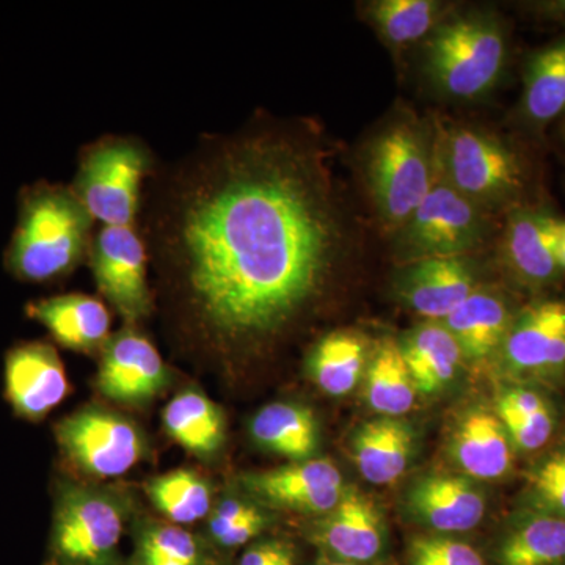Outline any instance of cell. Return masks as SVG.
Here are the masks:
<instances>
[{
	"mask_svg": "<svg viewBox=\"0 0 565 565\" xmlns=\"http://www.w3.org/2000/svg\"><path fill=\"white\" fill-rule=\"evenodd\" d=\"M411 514L437 533H465L482 522L486 500L463 476L437 475L419 479L407 497Z\"/></svg>",
	"mask_w": 565,
	"mask_h": 565,
	"instance_id": "16",
	"label": "cell"
},
{
	"mask_svg": "<svg viewBox=\"0 0 565 565\" xmlns=\"http://www.w3.org/2000/svg\"><path fill=\"white\" fill-rule=\"evenodd\" d=\"M441 322L455 337L465 359L479 363L503 348L514 321L503 297L478 289Z\"/></svg>",
	"mask_w": 565,
	"mask_h": 565,
	"instance_id": "20",
	"label": "cell"
},
{
	"mask_svg": "<svg viewBox=\"0 0 565 565\" xmlns=\"http://www.w3.org/2000/svg\"><path fill=\"white\" fill-rule=\"evenodd\" d=\"M416 393L418 390L408 373L399 343L393 338H385L367 364V403L379 415L399 418L414 407Z\"/></svg>",
	"mask_w": 565,
	"mask_h": 565,
	"instance_id": "28",
	"label": "cell"
},
{
	"mask_svg": "<svg viewBox=\"0 0 565 565\" xmlns=\"http://www.w3.org/2000/svg\"><path fill=\"white\" fill-rule=\"evenodd\" d=\"M6 390L18 415L32 422L43 418L68 393L61 356L51 344L41 341L10 349L6 359Z\"/></svg>",
	"mask_w": 565,
	"mask_h": 565,
	"instance_id": "15",
	"label": "cell"
},
{
	"mask_svg": "<svg viewBox=\"0 0 565 565\" xmlns=\"http://www.w3.org/2000/svg\"><path fill=\"white\" fill-rule=\"evenodd\" d=\"M163 426L170 437L196 456H212L225 438V418L210 397L185 390L163 408Z\"/></svg>",
	"mask_w": 565,
	"mask_h": 565,
	"instance_id": "25",
	"label": "cell"
},
{
	"mask_svg": "<svg viewBox=\"0 0 565 565\" xmlns=\"http://www.w3.org/2000/svg\"><path fill=\"white\" fill-rule=\"evenodd\" d=\"M316 565H360V564H351V563H341V561L330 559V557L323 556L319 559V563Z\"/></svg>",
	"mask_w": 565,
	"mask_h": 565,
	"instance_id": "42",
	"label": "cell"
},
{
	"mask_svg": "<svg viewBox=\"0 0 565 565\" xmlns=\"http://www.w3.org/2000/svg\"><path fill=\"white\" fill-rule=\"evenodd\" d=\"M239 565H297L296 550L277 539L258 542L244 553Z\"/></svg>",
	"mask_w": 565,
	"mask_h": 565,
	"instance_id": "37",
	"label": "cell"
},
{
	"mask_svg": "<svg viewBox=\"0 0 565 565\" xmlns=\"http://www.w3.org/2000/svg\"><path fill=\"white\" fill-rule=\"evenodd\" d=\"M252 435L275 455L303 462L318 449V423L302 405L274 403L262 408L250 424Z\"/></svg>",
	"mask_w": 565,
	"mask_h": 565,
	"instance_id": "24",
	"label": "cell"
},
{
	"mask_svg": "<svg viewBox=\"0 0 565 565\" xmlns=\"http://www.w3.org/2000/svg\"><path fill=\"white\" fill-rule=\"evenodd\" d=\"M140 226L150 262L178 275L196 321L225 345L291 326L351 247L315 126L264 118L158 163Z\"/></svg>",
	"mask_w": 565,
	"mask_h": 565,
	"instance_id": "1",
	"label": "cell"
},
{
	"mask_svg": "<svg viewBox=\"0 0 565 565\" xmlns=\"http://www.w3.org/2000/svg\"><path fill=\"white\" fill-rule=\"evenodd\" d=\"M508 39L490 11L448 14L423 46V71L435 90L471 102L492 92L503 74Z\"/></svg>",
	"mask_w": 565,
	"mask_h": 565,
	"instance_id": "4",
	"label": "cell"
},
{
	"mask_svg": "<svg viewBox=\"0 0 565 565\" xmlns=\"http://www.w3.org/2000/svg\"><path fill=\"white\" fill-rule=\"evenodd\" d=\"M559 221L545 210H516L509 215L504 232L505 262L522 280L545 285L555 280Z\"/></svg>",
	"mask_w": 565,
	"mask_h": 565,
	"instance_id": "18",
	"label": "cell"
},
{
	"mask_svg": "<svg viewBox=\"0 0 565 565\" xmlns=\"http://www.w3.org/2000/svg\"><path fill=\"white\" fill-rule=\"evenodd\" d=\"M95 221L71 184L36 181L22 188L3 262L18 280L44 285L73 274L88 258Z\"/></svg>",
	"mask_w": 565,
	"mask_h": 565,
	"instance_id": "2",
	"label": "cell"
},
{
	"mask_svg": "<svg viewBox=\"0 0 565 565\" xmlns=\"http://www.w3.org/2000/svg\"><path fill=\"white\" fill-rule=\"evenodd\" d=\"M156 167L147 141L106 134L81 148L71 188L99 226L140 225L145 185Z\"/></svg>",
	"mask_w": 565,
	"mask_h": 565,
	"instance_id": "5",
	"label": "cell"
},
{
	"mask_svg": "<svg viewBox=\"0 0 565 565\" xmlns=\"http://www.w3.org/2000/svg\"><path fill=\"white\" fill-rule=\"evenodd\" d=\"M522 110L534 125H546L564 114L565 39L531 55L525 68Z\"/></svg>",
	"mask_w": 565,
	"mask_h": 565,
	"instance_id": "30",
	"label": "cell"
},
{
	"mask_svg": "<svg viewBox=\"0 0 565 565\" xmlns=\"http://www.w3.org/2000/svg\"><path fill=\"white\" fill-rule=\"evenodd\" d=\"M366 341L352 330H337L322 337L308 356V373L330 396L351 393L366 366Z\"/></svg>",
	"mask_w": 565,
	"mask_h": 565,
	"instance_id": "26",
	"label": "cell"
},
{
	"mask_svg": "<svg viewBox=\"0 0 565 565\" xmlns=\"http://www.w3.org/2000/svg\"><path fill=\"white\" fill-rule=\"evenodd\" d=\"M364 18L393 51L426 41L449 14L438 0H374L363 7Z\"/></svg>",
	"mask_w": 565,
	"mask_h": 565,
	"instance_id": "23",
	"label": "cell"
},
{
	"mask_svg": "<svg viewBox=\"0 0 565 565\" xmlns=\"http://www.w3.org/2000/svg\"><path fill=\"white\" fill-rule=\"evenodd\" d=\"M557 262L561 269L565 270V221H559L557 228Z\"/></svg>",
	"mask_w": 565,
	"mask_h": 565,
	"instance_id": "41",
	"label": "cell"
},
{
	"mask_svg": "<svg viewBox=\"0 0 565 565\" xmlns=\"http://www.w3.org/2000/svg\"><path fill=\"white\" fill-rule=\"evenodd\" d=\"M498 412H509L520 416H531L548 411L544 397L531 390H509L498 399Z\"/></svg>",
	"mask_w": 565,
	"mask_h": 565,
	"instance_id": "38",
	"label": "cell"
},
{
	"mask_svg": "<svg viewBox=\"0 0 565 565\" xmlns=\"http://www.w3.org/2000/svg\"><path fill=\"white\" fill-rule=\"evenodd\" d=\"M131 565H188V564L177 563V561L161 559V557L134 555Z\"/></svg>",
	"mask_w": 565,
	"mask_h": 565,
	"instance_id": "40",
	"label": "cell"
},
{
	"mask_svg": "<svg viewBox=\"0 0 565 565\" xmlns=\"http://www.w3.org/2000/svg\"><path fill=\"white\" fill-rule=\"evenodd\" d=\"M478 273L470 256L422 259L401 267L396 291L416 315L441 322L478 291Z\"/></svg>",
	"mask_w": 565,
	"mask_h": 565,
	"instance_id": "13",
	"label": "cell"
},
{
	"mask_svg": "<svg viewBox=\"0 0 565 565\" xmlns=\"http://www.w3.org/2000/svg\"><path fill=\"white\" fill-rule=\"evenodd\" d=\"M25 313L71 351H103L111 337V319L106 303L87 294H62L35 300L25 307Z\"/></svg>",
	"mask_w": 565,
	"mask_h": 565,
	"instance_id": "17",
	"label": "cell"
},
{
	"mask_svg": "<svg viewBox=\"0 0 565 565\" xmlns=\"http://www.w3.org/2000/svg\"><path fill=\"white\" fill-rule=\"evenodd\" d=\"M498 565H565V519L534 512L511 527L497 552Z\"/></svg>",
	"mask_w": 565,
	"mask_h": 565,
	"instance_id": "27",
	"label": "cell"
},
{
	"mask_svg": "<svg viewBox=\"0 0 565 565\" xmlns=\"http://www.w3.org/2000/svg\"><path fill=\"white\" fill-rule=\"evenodd\" d=\"M492 214L437 180L424 202L392 236L394 258L401 264L433 258L470 256L492 236Z\"/></svg>",
	"mask_w": 565,
	"mask_h": 565,
	"instance_id": "7",
	"label": "cell"
},
{
	"mask_svg": "<svg viewBox=\"0 0 565 565\" xmlns=\"http://www.w3.org/2000/svg\"><path fill=\"white\" fill-rule=\"evenodd\" d=\"M541 10L555 20L565 21V0H555V2L541 3Z\"/></svg>",
	"mask_w": 565,
	"mask_h": 565,
	"instance_id": "39",
	"label": "cell"
},
{
	"mask_svg": "<svg viewBox=\"0 0 565 565\" xmlns=\"http://www.w3.org/2000/svg\"><path fill=\"white\" fill-rule=\"evenodd\" d=\"M452 456L460 470L475 479L490 481L508 473L512 444L498 415L482 408L465 414L452 435Z\"/></svg>",
	"mask_w": 565,
	"mask_h": 565,
	"instance_id": "19",
	"label": "cell"
},
{
	"mask_svg": "<svg viewBox=\"0 0 565 565\" xmlns=\"http://www.w3.org/2000/svg\"><path fill=\"white\" fill-rule=\"evenodd\" d=\"M148 497L174 525H191L211 514L210 486L191 470H174L147 484Z\"/></svg>",
	"mask_w": 565,
	"mask_h": 565,
	"instance_id": "31",
	"label": "cell"
},
{
	"mask_svg": "<svg viewBox=\"0 0 565 565\" xmlns=\"http://www.w3.org/2000/svg\"><path fill=\"white\" fill-rule=\"evenodd\" d=\"M313 539L327 557L371 565L385 550V525L371 498L345 487L340 503L323 515Z\"/></svg>",
	"mask_w": 565,
	"mask_h": 565,
	"instance_id": "14",
	"label": "cell"
},
{
	"mask_svg": "<svg viewBox=\"0 0 565 565\" xmlns=\"http://www.w3.org/2000/svg\"><path fill=\"white\" fill-rule=\"evenodd\" d=\"M134 555L161 557L188 565L214 564L195 535L184 527L163 523H147L140 527Z\"/></svg>",
	"mask_w": 565,
	"mask_h": 565,
	"instance_id": "32",
	"label": "cell"
},
{
	"mask_svg": "<svg viewBox=\"0 0 565 565\" xmlns=\"http://www.w3.org/2000/svg\"><path fill=\"white\" fill-rule=\"evenodd\" d=\"M414 452V430L399 418L363 424L353 437V460L366 481L393 484L407 470Z\"/></svg>",
	"mask_w": 565,
	"mask_h": 565,
	"instance_id": "21",
	"label": "cell"
},
{
	"mask_svg": "<svg viewBox=\"0 0 565 565\" xmlns=\"http://www.w3.org/2000/svg\"><path fill=\"white\" fill-rule=\"evenodd\" d=\"M126 505L106 490L66 484L55 504L51 534L54 565H118Z\"/></svg>",
	"mask_w": 565,
	"mask_h": 565,
	"instance_id": "8",
	"label": "cell"
},
{
	"mask_svg": "<svg viewBox=\"0 0 565 565\" xmlns=\"http://www.w3.org/2000/svg\"><path fill=\"white\" fill-rule=\"evenodd\" d=\"M563 137L565 139V121H564V125H563Z\"/></svg>",
	"mask_w": 565,
	"mask_h": 565,
	"instance_id": "43",
	"label": "cell"
},
{
	"mask_svg": "<svg viewBox=\"0 0 565 565\" xmlns=\"http://www.w3.org/2000/svg\"><path fill=\"white\" fill-rule=\"evenodd\" d=\"M498 418L503 423L512 446L522 451H535L550 440L553 433L552 412L544 411L541 414L520 416L509 412H498Z\"/></svg>",
	"mask_w": 565,
	"mask_h": 565,
	"instance_id": "36",
	"label": "cell"
},
{
	"mask_svg": "<svg viewBox=\"0 0 565 565\" xmlns=\"http://www.w3.org/2000/svg\"><path fill=\"white\" fill-rule=\"evenodd\" d=\"M408 565H486L484 557L467 542L446 535H422L408 546Z\"/></svg>",
	"mask_w": 565,
	"mask_h": 565,
	"instance_id": "35",
	"label": "cell"
},
{
	"mask_svg": "<svg viewBox=\"0 0 565 565\" xmlns=\"http://www.w3.org/2000/svg\"><path fill=\"white\" fill-rule=\"evenodd\" d=\"M243 487L263 503L302 514L326 515L340 503L343 475L330 460L310 459L244 476Z\"/></svg>",
	"mask_w": 565,
	"mask_h": 565,
	"instance_id": "12",
	"label": "cell"
},
{
	"mask_svg": "<svg viewBox=\"0 0 565 565\" xmlns=\"http://www.w3.org/2000/svg\"><path fill=\"white\" fill-rule=\"evenodd\" d=\"M527 492L537 512L565 519V448L535 465L527 479Z\"/></svg>",
	"mask_w": 565,
	"mask_h": 565,
	"instance_id": "34",
	"label": "cell"
},
{
	"mask_svg": "<svg viewBox=\"0 0 565 565\" xmlns=\"http://www.w3.org/2000/svg\"><path fill=\"white\" fill-rule=\"evenodd\" d=\"M87 259L99 292L122 321L136 327L151 315L150 256L140 225L99 226Z\"/></svg>",
	"mask_w": 565,
	"mask_h": 565,
	"instance_id": "9",
	"label": "cell"
},
{
	"mask_svg": "<svg viewBox=\"0 0 565 565\" xmlns=\"http://www.w3.org/2000/svg\"><path fill=\"white\" fill-rule=\"evenodd\" d=\"M438 170L457 192L490 214L515 202L525 184L515 151L473 126L438 128Z\"/></svg>",
	"mask_w": 565,
	"mask_h": 565,
	"instance_id": "6",
	"label": "cell"
},
{
	"mask_svg": "<svg viewBox=\"0 0 565 565\" xmlns=\"http://www.w3.org/2000/svg\"><path fill=\"white\" fill-rule=\"evenodd\" d=\"M397 343L419 393L440 392L459 373L462 351L444 322H424L408 330Z\"/></svg>",
	"mask_w": 565,
	"mask_h": 565,
	"instance_id": "22",
	"label": "cell"
},
{
	"mask_svg": "<svg viewBox=\"0 0 565 565\" xmlns=\"http://www.w3.org/2000/svg\"><path fill=\"white\" fill-rule=\"evenodd\" d=\"M267 525L266 515L256 505L237 498H223L210 514V535L223 548H236L253 541Z\"/></svg>",
	"mask_w": 565,
	"mask_h": 565,
	"instance_id": "33",
	"label": "cell"
},
{
	"mask_svg": "<svg viewBox=\"0 0 565 565\" xmlns=\"http://www.w3.org/2000/svg\"><path fill=\"white\" fill-rule=\"evenodd\" d=\"M565 322V303L544 302L527 308L512 322L504 355L515 371H545L557 330Z\"/></svg>",
	"mask_w": 565,
	"mask_h": 565,
	"instance_id": "29",
	"label": "cell"
},
{
	"mask_svg": "<svg viewBox=\"0 0 565 565\" xmlns=\"http://www.w3.org/2000/svg\"><path fill=\"white\" fill-rule=\"evenodd\" d=\"M437 177L438 128L411 111L385 122L364 148V185L392 236L418 210Z\"/></svg>",
	"mask_w": 565,
	"mask_h": 565,
	"instance_id": "3",
	"label": "cell"
},
{
	"mask_svg": "<svg viewBox=\"0 0 565 565\" xmlns=\"http://www.w3.org/2000/svg\"><path fill=\"white\" fill-rule=\"evenodd\" d=\"M63 455L84 473L118 478L143 459L147 441L139 427L102 407H87L66 416L55 427Z\"/></svg>",
	"mask_w": 565,
	"mask_h": 565,
	"instance_id": "10",
	"label": "cell"
},
{
	"mask_svg": "<svg viewBox=\"0 0 565 565\" xmlns=\"http://www.w3.org/2000/svg\"><path fill=\"white\" fill-rule=\"evenodd\" d=\"M169 379L158 348L136 327L126 326L104 344L96 385L107 399L148 403L166 388Z\"/></svg>",
	"mask_w": 565,
	"mask_h": 565,
	"instance_id": "11",
	"label": "cell"
}]
</instances>
